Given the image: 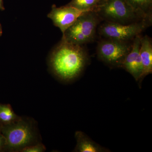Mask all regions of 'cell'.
I'll return each mask as SVG.
<instances>
[{"mask_svg":"<svg viewBox=\"0 0 152 152\" xmlns=\"http://www.w3.org/2000/svg\"><path fill=\"white\" fill-rule=\"evenodd\" d=\"M88 59V53L83 45L69 42L62 38L52 52L50 65L56 77L69 82L80 75Z\"/></svg>","mask_w":152,"mask_h":152,"instance_id":"cell-1","label":"cell"},{"mask_svg":"<svg viewBox=\"0 0 152 152\" xmlns=\"http://www.w3.org/2000/svg\"><path fill=\"white\" fill-rule=\"evenodd\" d=\"M5 141V151L20 152L23 148L37 143V137L32 124L21 118L10 125H0Z\"/></svg>","mask_w":152,"mask_h":152,"instance_id":"cell-2","label":"cell"},{"mask_svg":"<svg viewBox=\"0 0 152 152\" xmlns=\"http://www.w3.org/2000/svg\"><path fill=\"white\" fill-rule=\"evenodd\" d=\"M102 21L128 25L144 19L134 10L126 0H103L94 11Z\"/></svg>","mask_w":152,"mask_h":152,"instance_id":"cell-3","label":"cell"},{"mask_svg":"<svg viewBox=\"0 0 152 152\" xmlns=\"http://www.w3.org/2000/svg\"><path fill=\"white\" fill-rule=\"evenodd\" d=\"M101 21L102 20L95 11L86 12L66 30L62 39L81 45L93 42Z\"/></svg>","mask_w":152,"mask_h":152,"instance_id":"cell-4","label":"cell"},{"mask_svg":"<svg viewBox=\"0 0 152 152\" xmlns=\"http://www.w3.org/2000/svg\"><path fill=\"white\" fill-rule=\"evenodd\" d=\"M129 42L104 38L98 43L97 56L109 66L122 67L125 58L132 49V44Z\"/></svg>","mask_w":152,"mask_h":152,"instance_id":"cell-5","label":"cell"},{"mask_svg":"<svg viewBox=\"0 0 152 152\" xmlns=\"http://www.w3.org/2000/svg\"><path fill=\"white\" fill-rule=\"evenodd\" d=\"M152 22L143 20L130 24L123 25L104 22L100 26L99 25L98 32L104 38L130 42L150 26Z\"/></svg>","mask_w":152,"mask_h":152,"instance_id":"cell-6","label":"cell"},{"mask_svg":"<svg viewBox=\"0 0 152 152\" xmlns=\"http://www.w3.org/2000/svg\"><path fill=\"white\" fill-rule=\"evenodd\" d=\"M86 12H87L80 10L67 5L57 7L53 5L48 16L51 19L55 26L59 28L63 35L78 18Z\"/></svg>","mask_w":152,"mask_h":152,"instance_id":"cell-7","label":"cell"},{"mask_svg":"<svg viewBox=\"0 0 152 152\" xmlns=\"http://www.w3.org/2000/svg\"><path fill=\"white\" fill-rule=\"evenodd\" d=\"M141 37L139 35L133 40L132 49L125 58L121 67L130 74L137 81H140L143 72L140 53Z\"/></svg>","mask_w":152,"mask_h":152,"instance_id":"cell-8","label":"cell"},{"mask_svg":"<svg viewBox=\"0 0 152 152\" xmlns=\"http://www.w3.org/2000/svg\"><path fill=\"white\" fill-rule=\"evenodd\" d=\"M140 53L143 68L141 80L152 72V43L148 36L141 37Z\"/></svg>","mask_w":152,"mask_h":152,"instance_id":"cell-9","label":"cell"},{"mask_svg":"<svg viewBox=\"0 0 152 152\" xmlns=\"http://www.w3.org/2000/svg\"><path fill=\"white\" fill-rule=\"evenodd\" d=\"M77 145L74 152H104L107 150L95 142L86 134L81 131H77L75 134Z\"/></svg>","mask_w":152,"mask_h":152,"instance_id":"cell-10","label":"cell"},{"mask_svg":"<svg viewBox=\"0 0 152 152\" xmlns=\"http://www.w3.org/2000/svg\"><path fill=\"white\" fill-rule=\"evenodd\" d=\"M144 19L152 21V0H126Z\"/></svg>","mask_w":152,"mask_h":152,"instance_id":"cell-11","label":"cell"},{"mask_svg":"<svg viewBox=\"0 0 152 152\" xmlns=\"http://www.w3.org/2000/svg\"><path fill=\"white\" fill-rule=\"evenodd\" d=\"M21 118L15 113L10 104H0V125H10L18 121Z\"/></svg>","mask_w":152,"mask_h":152,"instance_id":"cell-12","label":"cell"},{"mask_svg":"<svg viewBox=\"0 0 152 152\" xmlns=\"http://www.w3.org/2000/svg\"><path fill=\"white\" fill-rule=\"evenodd\" d=\"M103 1V0H72L66 5L85 12L94 11Z\"/></svg>","mask_w":152,"mask_h":152,"instance_id":"cell-13","label":"cell"},{"mask_svg":"<svg viewBox=\"0 0 152 152\" xmlns=\"http://www.w3.org/2000/svg\"><path fill=\"white\" fill-rule=\"evenodd\" d=\"M46 148L42 144L40 143L33 144L25 147L20 151L21 152H43L45 151Z\"/></svg>","mask_w":152,"mask_h":152,"instance_id":"cell-14","label":"cell"},{"mask_svg":"<svg viewBox=\"0 0 152 152\" xmlns=\"http://www.w3.org/2000/svg\"><path fill=\"white\" fill-rule=\"evenodd\" d=\"M5 151V141L0 128V152Z\"/></svg>","mask_w":152,"mask_h":152,"instance_id":"cell-15","label":"cell"},{"mask_svg":"<svg viewBox=\"0 0 152 152\" xmlns=\"http://www.w3.org/2000/svg\"><path fill=\"white\" fill-rule=\"evenodd\" d=\"M5 10V8L4 6L3 0H0V10L4 11Z\"/></svg>","mask_w":152,"mask_h":152,"instance_id":"cell-16","label":"cell"},{"mask_svg":"<svg viewBox=\"0 0 152 152\" xmlns=\"http://www.w3.org/2000/svg\"><path fill=\"white\" fill-rule=\"evenodd\" d=\"M2 28L1 25L0 23V37L2 35Z\"/></svg>","mask_w":152,"mask_h":152,"instance_id":"cell-17","label":"cell"}]
</instances>
